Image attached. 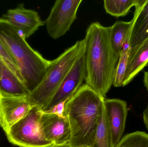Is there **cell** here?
Here are the masks:
<instances>
[{"label": "cell", "mask_w": 148, "mask_h": 147, "mask_svg": "<svg viewBox=\"0 0 148 147\" xmlns=\"http://www.w3.org/2000/svg\"><path fill=\"white\" fill-rule=\"evenodd\" d=\"M110 32V26H104L96 22L89 26L84 39L85 84L104 99L112 85L119 58L111 45Z\"/></svg>", "instance_id": "obj_1"}, {"label": "cell", "mask_w": 148, "mask_h": 147, "mask_svg": "<svg viewBox=\"0 0 148 147\" xmlns=\"http://www.w3.org/2000/svg\"><path fill=\"white\" fill-rule=\"evenodd\" d=\"M104 98L86 84L67 101L64 114L71 129L72 147L93 146Z\"/></svg>", "instance_id": "obj_2"}, {"label": "cell", "mask_w": 148, "mask_h": 147, "mask_svg": "<svg viewBox=\"0 0 148 147\" xmlns=\"http://www.w3.org/2000/svg\"><path fill=\"white\" fill-rule=\"evenodd\" d=\"M0 41L16 62L29 94L44 79L51 64L27 42L16 28L0 18Z\"/></svg>", "instance_id": "obj_3"}, {"label": "cell", "mask_w": 148, "mask_h": 147, "mask_svg": "<svg viewBox=\"0 0 148 147\" xmlns=\"http://www.w3.org/2000/svg\"><path fill=\"white\" fill-rule=\"evenodd\" d=\"M85 39L78 41L52 60L41 83L27 97L33 106L43 108L57 91L74 62L85 52Z\"/></svg>", "instance_id": "obj_4"}, {"label": "cell", "mask_w": 148, "mask_h": 147, "mask_svg": "<svg viewBox=\"0 0 148 147\" xmlns=\"http://www.w3.org/2000/svg\"><path fill=\"white\" fill-rule=\"evenodd\" d=\"M42 114L41 108L33 106L6 133L9 142L19 147H49L53 145L43 133L40 122Z\"/></svg>", "instance_id": "obj_5"}, {"label": "cell", "mask_w": 148, "mask_h": 147, "mask_svg": "<svg viewBox=\"0 0 148 147\" xmlns=\"http://www.w3.org/2000/svg\"><path fill=\"white\" fill-rule=\"evenodd\" d=\"M82 0H57L45 22L49 35L57 39L70 30Z\"/></svg>", "instance_id": "obj_6"}, {"label": "cell", "mask_w": 148, "mask_h": 147, "mask_svg": "<svg viewBox=\"0 0 148 147\" xmlns=\"http://www.w3.org/2000/svg\"><path fill=\"white\" fill-rule=\"evenodd\" d=\"M85 79V52L74 62L67 75L53 97L42 108L49 110L58 104L67 102L82 85Z\"/></svg>", "instance_id": "obj_7"}, {"label": "cell", "mask_w": 148, "mask_h": 147, "mask_svg": "<svg viewBox=\"0 0 148 147\" xmlns=\"http://www.w3.org/2000/svg\"><path fill=\"white\" fill-rule=\"evenodd\" d=\"M27 97L0 94V126L5 133L21 120L33 107Z\"/></svg>", "instance_id": "obj_8"}, {"label": "cell", "mask_w": 148, "mask_h": 147, "mask_svg": "<svg viewBox=\"0 0 148 147\" xmlns=\"http://www.w3.org/2000/svg\"><path fill=\"white\" fill-rule=\"evenodd\" d=\"M3 19L17 28L25 39L30 37L45 24L38 12L25 8L23 4H20L15 8L9 9L3 16Z\"/></svg>", "instance_id": "obj_9"}, {"label": "cell", "mask_w": 148, "mask_h": 147, "mask_svg": "<svg viewBox=\"0 0 148 147\" xmlns=\"http://www.w3.org/2000/svg\"><path fill=\"white\" fill-rule=\"evenodd\" d=\"M41 124L45 138L55 145L69 143L71 129L68 117L47 114L42 111Z\"/></svg>", "instance_id": "obj_10"}, {"label": "cell", "mask_w": 148, "mask_h": 147, "mask_svg": "<svg viewBox=\"0 0 148 147\" xmlns=\"http://www.w3.org/2000/svg\"><path fill=\"white\" fill-rule=\"evenodd\" d=\"M103 104L115 146L121 140L125 131L128 111L127 104L125 101L119 99H105Z\"/></svg>", "instance_id": "obj_11"}, {"label": "cell", "mask_w": 148, "mask_h": 147, "mask_svg": "<svg viewBox=\"0 0 148 147\" xmlns=\"http://www.w3.org/2000/svg\"><path fill=\"white\" fill-rule=\"evenodd\" d=\"M0 94L27 97L29 95L23 82L0 59Z\"/></svg>", "instance_id": "obj_12"}, {"label": "cell", "mask_w": 148, "mask_h": 147, "mask_svg": "<svg viewBox=\"0 0 148 147\" xmlns=\"http://www.w3.org/2000/svg\"><path fill=\"white\" fill-rule=\"evenodd\" d=\"M148 64V38L136 48L130 51L123 86L128 84Z\"/></svg>", "instance_id": "obj_13"}, {"label": "cell", "mask_w": 148, "mask_h": 147, "mask_svg": "<svg viewBox=\"0 0 148 147\" xmlns=\"http://www.w3.org/2000/svg\"><path fill=\"white\" fill-rule=\"evenodd\" d=\"M148 38V0H144L132 26L129 41L130 51L139 46Z\"/></svg>", "instance_id": "obj_14"}, {"label": "cell", "mask_w": 148, "mask_h": 147, "mask_svg": "<svg viewBox=\"0 0 148 147\" xmlns=\"http://www.w3.org/2000/svg\"><path fill=\"white\" fill-rule=\"evenodd\" d=\"M144 1V0H140V2L136 6L134 17L131 21L130 22L118 21L110 26V41L114 51L117 57H119L126 39L131 32L132 26L139 9Z\"/></svg>", "instance_id": "obj_15"}, {"label": "cell", "mask_w": 148, "mask_h": 147, "mask_svg": "<svg viewBox=\"0 0 148 147\" xmlns=\"http://www.w3.org/2000/svg\"><path fill=\"white\" fill-rule=\"evenodd\" d=\"M93 147H114L104 104L98 121Z\"/></svg>", "instance_id": "obj_16"}, {"label": "cell", "mask_w": 148, "mask_h": 147, "mask_svg": "<svg viewBox=\"0 0 148 147\" xmlns=\"http://www.w3.org/2000/svg\"><path fill=\"white\" fill-rule=\"evenodd\" d=\"M140 0H105L103 5L106 13L119 17L126 16L130 9L137 6Z\"/></svg>", "instance_id": "obj_17"}, {"label": "cell", "mask_w": 148, "mask_h": 147, "mask_svg": "<svg viewBox=\"0 0 148 147\" xmlns=\"http://www.w3.org/2000/svg\"><path fill=\"white\" fill-rule=\"evenodd\" d=\"M129 39V38H127L125 41L122 49L119 54L117 65L114 71L112 85L115 87L123 86V78L127 68L130 51Z\"/></svg>", "instance_id": "obj_18"}, {"label": "cell", "mask_w": 148, "mask_h": 147, "mask_svg": "<svg viewBox=\"0 0 148 147\" xmlns=\"http://www.w3.org/2000/svg\"><path fill=\"white\" fill-rule=\"evenodd\" d=\"M114 147H148V134L141 131L127 134Z\"/></svg>", "instance_id": "obj_19"}, {"label": "cell", "mask_w": 148, "mask_h": 147, "mask_svg": "<svg viewBox=\"0 0 148 147\" xmlns=\"http://www.w3.org/2000/svg\"><path fill=\"white\" fill-rule=\"evenodd\" d=\"M0 59L12 70L23 83L21 72L15 60L6 47L0 41Z\"/></svg>", "instance_id": "obj_20"}, {"label": "cell", "mask_w": 148, "mask_h": 147, "mask_svg": "<svg viewBox=\"0 0 148 147\" xmlns=\"http://www.w3.org/2000/svg\"><path fill=\"white\" fill-rule=\"evenodd\" d=\"M66 102H62L54 106L49 110L42 111L44 113H47V114H53L57 115L59 116L63 117L65 116L64 114V110H65V105Z\"/></svg>", "instance_id": "obj_21"}, {"label": "cell", "mask_w": 148, "mask_h": 147, "mask_svg": "<svg viewBox=\"0 0 148 147\" xmlns=\"http://www.w3.org/2000/svg\"><path fill=\"white\" fill-rule=\"evenodd\" d=\"M143 121L148 131V105L143 114Z\"/></svg>", "instance_id": "obj_22"}, {"label": "cell", "mask_w": 148, "mask_h": 147, "mask_svg": "<svg viewBox=\"0 0 148 147\" xmlns=\"http://www.w3.org/2000/svg\"><path fill=\"white\" fill-rule=\"evenodd\" d=\"M143 83L145 87L148 91V71L144 72Z\"/></svg>", "instance_id": "obj_23"}, {"label": "cell", "mask_w": 148, "mask_h": 147, "mask_svg": "<svg viewBox=\"0 0 148 147\" xmlns=\"http://www.w3.org/2000/svg\"><path fill=\"white\" fill-rule=\"evenodd\" d=\"M49 147H72L69 143L62 144V145H55L53 144L52 146Z\"/></svg>", "instance_id": "obj_24"}, {"label": "cell", "mask_w": 148, "mask_h": 147, "mask_svg": "<svg viewBox=\"0 0 148 147\" xmlns=\"http://www.w3.org/2000/svg\"><path fill=\"white\" fill-rule=\"evenodd\" d=\"M93 147V146L90 147V146H86V147Z\"/></svg>", "instance_id": "obj_25"}]
</instances>
